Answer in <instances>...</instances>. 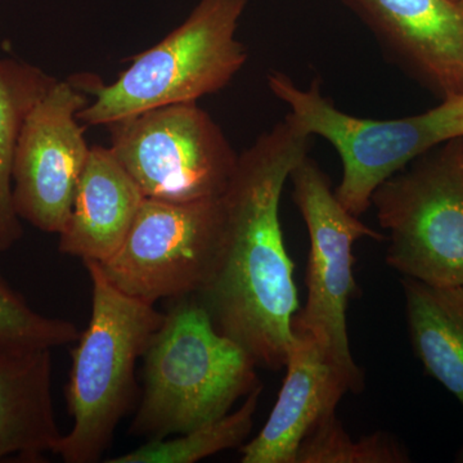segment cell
<instances>
[{
	"label": "cell",
	"mask_w": 463,
	"mask_h": 463,
	"mask_svg": "<svg viewBox=\"0 0 463 463\" xmlns=\"http://www.w3.org/2000/svg\"><path fill=\"white\" fill-rule=\"evenodd\" d=\"M267 80L307 133L322 137L336 149L343 179L335 196L353 215L364 214L377 187L417 157L441 143L463 138V94L448 97L423 114L373 120L335 108L318 81L303 90L282 72H272Z\"/></svg>",
	"instance_id": "cell-5"
},
{
	"label": "cell",
	"mask_w": 463,
	"mask_h": 463,
	"mask_svg": "<svg viewBox=\"0 0 463 463\" xmlns=\"http://www.w3.org/2000/svg\"><path fill=\"white\" fill-rule=\"evenodd\" d=\"M263 385L252 390L234 412L215 421L179 434L178 438L148 440L132 452L109 463H194L231 448L240 447L252 430L254 414Z\"/></svg>",
	"instance_id": "cell-17"
},
{
	"label": "cell",
	"mask_w": 463,
	"mask_h": 463,
	"mask_svg": "<svg viewBox=\"0 0 463 463\" xmlns=\"http://www.w3.org/2000/svg\"><path fill=\"white\" fill-rule=\"evenodd\" d=\"M292 199L310 240L307 270V303L292 319L295 334L318 341L328 358L346 377L350 392L364 389V373L353 359L346 328V310L355 291L353 246L364 237H385L347 212L332 191L330 179L313 158L294 167Z\"/></svg>",
	"instance_id": "cell-8"
},
{
	"label": "cell",
	"mask_w": 463,
	"mask_h": 463,
	"mask_svg": "<svg viewBox=\"0 0 463 463\" xmlns=\"http://www.w3.org/2000/svg\"><path fill=\"white\" fill-rule=\"evenodd\" d=\"M109 128V148L146 199H218L236 172L240 155L196 102L148 109Z\"/></svg>",
	"instance_id": "cell-7"
},
{
	"label": "cell",
	"mask_w": 463,
	"mask_h": 463,
	"mask_svg": "<svg viewBox=\"0 0 463 463\" xmlns=\"http://www.w3.org/2000/svg\"><path fill=\"white\" fill-rule=\"evenodd\" d=\"M371 201L390 232L392 269L432 286L463 285V138L417 157Z\"/></svg>",
	"instance_id": "cell-6"
},
{
	"label": "cell",
	"mask_w": 463,
	"mask_h": 463,
	"mask_svg": "<svg viewBox=\"0 0 463 463\" xmlns=\"http://www.w3.org/2000/svg\"><path fill=\"white\" fill-rule=\"evenodd\" d=\"M453 2L458 3V5H463V0H453Z\"/></svg>",
	"instance_id": "cell-20"
},
{
	"label": "cell",
	"mask_w": 463,
	"mask_h": 463,
	"mask_svg": "<svg viewBox=\"0 0 463 463\" xmlns=\"http://www.w3.org/2000/svg\"><path fill=\"white\" fill-rule=\"evenodd\" d=\"M79 336L74 323L33 310L0 270V355L72 345Z\"/></svg>",
	"instance_id": "cell-18"
},
{
	"label": "cell",
	"mask_w": 463,
	"mask_h": 463,
	"mask_svg": "<svg viewBox=\"0 0 463 463\" xmlns=\"http://www.w3.org/2000/svg\"><path fill=\"white\" fill-rule=\"evenodd\" d=\"M414 354L463 408V285L402 281ZM463 462V448L458 456Z\"/></svg>",
	"instance_id": "cell-15"
},
{
	"label": "cell",
	"mask_w": 463,
	"mask_h": 463,
	"mask_svg": "<svg viewBox=\"0 0 463 463\" xmlns=\"http://www.w3.org/2000/svg\"><path fill=\"white\" fill-rule=\"evenodd\" d=\"M222 197L143 200L123 245L99 263L116 288L152 304L199 295L214 272L223 237Z\"/></svg>",
	"instance_id": "cell-9"
},
{
	"label": "cell",
	"mask_w": 463,
	"mask_h": 463,
	"mask_svg": "<svg viewBox=\"0 0 463 463\" xmlns=\"http://www.w3.org/2000/svg\"><path fill=\"white\" fill-rule=\"evenodd\" d=\"M78 83L54 81L35 103L18 138L12 169L20 219L60 234L69 221L90 147L78 114L88 105Z\"/></svg>",
	"instance_id": "cell-10"
},
{
	"label": "cell",
	"mask_w": 463,
	"mask_h": 463,
	"mask_svg": "<svg viewBox=\"0 0 463 463\" xmlns=\"http://www.w3.org/2000/svg\"><path fill=\"white\" fill-rule=\"evenodd\" d=\"M56 79L38 67L0 60V252L23 237L12 192L14 151L27 115Z\"/></svg>",
	"instance_id": "cell-16"
},
{
	"label": "cell",
	"mask_w": 463,
	"mask_h": 463,
	"mask_svg": "<svg viewBox=\"0 0 463 463\" xmlns=\"http://www.w3.org/2000/svg\"><path fill=\"white\" fill-rule=\"evenodd\" d=\"M313 136L291 114L239 156L222 196L223 237L218 261L199 295L215 327L248 350L258 367L281 370L300 309L294 264L286 250L279 203Z\"/></svg>",
	"instance_id": "cell-1"
},
{
	"label": "cell",
	"mask_w": 463,
	"mask_h": 463,
	"mask_svg": "<svg viewBox=\"0 0 463 463\" xmlns=\"http://www.w3.org/2000/svg\"><path fill=\"white\" fill-rule=\"evenodd\" d=\"M52 350L0 355V459L41 461L61 434L52 394Z\"/></svg>",
	"instance_id": "cell-14"
},
{
	"label": "cell",
	"mask_w": 463,
	"mask_h": 463,
	"mask_svg": "<svg viewBox=\"0 0 463 463\" xmlns=\"http://www.w3.org/2000/svg\"><path fill=\"white\" fill-rule=\"evenodd\" d=\"M383 51L441 99L463 94V5L453 0H343Z\"/></svg>",
	"instance_id": "cell-11"
},
{
	"label": "cell",
	"mask_w": 463,
	"mask_h": 463,
	"mask_svg": "<svg viewBox=\"0 0 463 463\" xmlns=\"http://www.w3.org/2000/svg\"><path fill=\"white\" fill-rule=\"evenodd\" d=\"M83 263L91 282V315L72 350L66 399L74 425L56 449L66 463L99 462L105 455L136 399L137 362L165 317L116 288L96 261Z\"/></svg>",
	"instance_id": "cell-3"
},
{
	"label": "cell",
	"mask_w": 463,
	"mask_h": 463,
	"mask_svg": "<svg viewBox=\"0 0 463 463\" xmlns=\"http://www.w3.org/2000/svg\"><path fill=\"white\" fill-rule=\"evenodd\" d=\"M246 5L248 0H199L181 26L134 57L114 83L80 78L78 84L94 100L79 111V121L109 125L223 90L248 61L245 45L236 38Z\"/></svg>",
	"instance_id": "cell-4"
},
{
	"label": "cell",
	"mask_w": 463,
	"mask_h": 463,
	"mask_svg": "<svg viewBox=\"0 0 463 463\" xmlns=\"http://www.w3.org/2000/svg\"><path fill=\"white\" fill-rule=\"evenodd\" d=\"M407 450L385 432L354 440L331 413L317 423L298 447L295 463H407Z\"/></svg>",
	"instance_id": "cell-19"
},
{
	"label": "cell",
	"mask_w": 463,
	"mask_h": 463,
	"mask_svg": "<svg viewBox=\"0 0 463 463\" xmlns=\"http://www.w3.org/2000/svg\"><path fill=\"white\" fill-rule=\"evenodd\" d=\"M143 358L145 390L130 432L148 440L215 421L261 386L255 359L215 327L196 295L174 300Z\"/></svg>",
	"instance_id": "cell-2"
},
{
	"label": "cell",
	"mask_w": 463,
	"mask_h": 463,
	"mask_svg": "<svg viewBox=\"0 0 463 463\" xmlns=\"http://www.w3.org/2000/svg\"><path fill=\"white\" fill-rule=\"evenodd\" d=\"M285 367L288 373L269 419L258 437L241 449L242 463L297 462L307 435L334 413L350 392L346 377L318 341L307 335L295 334Z\"/></svg>",
	"instance_id": "cell-12"
},
{
	"label": "cell",
	"mask_w": 463,
	"mask_h": 463,
	"mask_svg": "<svg viewBox=\"0 0 463 463\" xmlns=\"http://www.w3.org/2000/svg\"><path fill=\"white\" fill-rule=\"evenodd\" d=\"M143 200L111 148L90 147L58 249L83 261L109 260L123 245Z\"/></svg>",
	"instance_id": "cell-13"
}]
</instances>
